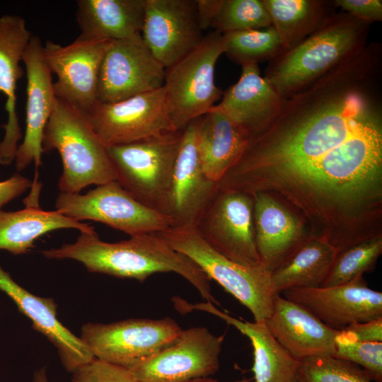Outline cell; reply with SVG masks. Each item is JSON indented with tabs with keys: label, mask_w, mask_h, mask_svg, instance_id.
Instances as JSON below:
<instances>
[{
	"label": "cell",
	"mask_w": 382,
	"mask_h": 382,
	"mask_svg": "<svg viewBox=\"0 0 382 382\" xmlns=\"http://www.w3.org/2000/svg\"><path fill=\"white\" fill-rule=\"evenodd\" d=\"M83 112L106 147L178 131L170 117L163 86L115 103L97 100Z\"/></svg>",
	"instance_id": "cell-10"
},
{
	"label": "cell",
	"mask_w": 382,
	"mask_h": 382,
	"mask_svg": "<svg viewBox=\"0 0 382 382\" xmlns=\"http://www.w3.org/2000/svg\"><path fill=\"white\" fill-rule=\"evenodd\" d=\"M196 227L205 242L226 258L246 266L262 265L255 244L252 195L219 190Z\"/></svg>",
	"instance_id": "cell-13"
},
{
	"label": "cell",
	"mask_w": 382,
	"mask_h": 382,
	"mask_svg": "<svg viewBox=\"0 0 382 382\" xmlns=\"http://www.w3.org/2000/svg\"><path fill=\"white\" fill-rule=\"evenodd\" d=\"M182 130L107 147L117 180L137 200L164 214Z\"/></svg>",
	"instance_id": "cell-6"
},
{
	"label": "cell",
	"mask_w": 382,
	"mask_h": 382,
	"mask_svg": "<svg viewBox=\"0 0 382 382\" xmlns=\"http://www.w3.org/2000/svg\"><path fill=\"white\" fill-rule=\"evenodd\" d=\"M0 290L16 304L19 311L32 323L57 349L64 369L73 374L94 357L79 337L64 326L57 318V304L52 298L36 296L15 282L0 265Z\"/></svg>",
	"instance_id": "cell-20"
},
{
	"label": "cell",
	"mask_w": 382,
	"mask_h": 382,
	"mask_svg": "<svg viewBox=\"0 0 382 382\" xmlns=\"http://www.w3.org/2000/svg\"><path fill=\"white\" fill-rule=\"evenodd\" d=\"M241 68L238 81L223 93L221 101L211 110L225 115L250 136L276 115L286 98L261 75L258 64H245Z\"/></svg>",
	"instance_id": "cell-23"
},
{
	"label": "cell",
	"mask_w": 382,
	"mask_h": 382,
	"mask_svg": "<svg viewBox=\"0 0 382 382\" xmlns=\"http://www.w3.org/2000/svg\"><path fill=\"white\" fill-rule=\"evenodd\" d=\"M224 337L205 327L183 330L178 340L129 371L139 382H187L214 374Z\"/></svg>",
	"instance_id": "cell-12"
},
{
	"label": "cell",
	"mask_w": 382,
	"mask_h": 382,
	"mask_svg": "<svg viewBox=\"0 0 382 382\" xmlns=\"http://www.w3.org/2000/svg\"><path fill=\"white\" fill-rule=\"evenodd\" d=\"M22 62L27 79L26 125L23 140L18 145L14 161L18 172L33 162L36 170L42 165L43 134L57 100L52 74L45 61L43 45L38 36L32 35Z\"/></svg>",
	"instance_id": "cell-18"
},
{
	"label": "cell",
	"mask_w": 382,
	"mask_h": 382,
	"mask_svg": "<svg viewBox=\"0 0 382 382\" xmlns=\"http://www.w3.org/2000/svg\"><path fill=\"white\" fill-rule=\"evenodd\" d=\"M55 208L74 220L100 222L130 236L159 233L173 226L169 216L137 200L117 180L83 195L60 192Z\"/></svg>",
	"instance_id": "cell-9"
},
{
	"label": "cell",
	"mask_w": 382,
	"mask_h": 382,
	"mask_svg": "<svg viewBox=\"0 0 382 382\" xmlns=\"http://www.w3.org/2000/svg\"><path fill=\"white\" fill-rule=\"evenodd\" d=\"M71 382H139L128 369L97 359L71 374Z\"/></svg>",
	"instance_id": "cell-35"
},
{
	"label": "cell",
	"mask_w": 382,
	"mask_h": 382,
	"mask_svg": "<svg viewBox=\"0 0 382 382\" xmlns=\"http://www.w3.org/2000/svg\"><path fill=\"white\" fill-rule=\"evenodd\" d=\"M282 294L335 330L382 317V293L371 289L363 275L340 285L291 289Z\"/></svg>",
	"instance_id": "cell-16"
},
{
	"label": "cell",
	"mask_w": 382,
	"mask_h": 382,
	"mask_svg": "<svg viewBox=\"0 0 382 382\" xmlns=\"http://www.w3.org/2000/svg\"><path fill=\"white\" fill-rule=\"evenodd\" d=\"M111 41L77 37L62 46L52 41L43 45L45 61L57 76L54 90L58 98L68 101L83 112L97 100L98 74Z\"/></svg>",
	"instance_id": "cell-14"
},
{
	"label": "cell",
	"mask_w": 382,
	"mask_h": 382,
	"mask_svg": "<svg viewBox=\"0 0 382 382\" xmlns=\"http://www.w3.org/2000/svg\"><path fill=\"white\" fill-rule=\"evenodd\" d=\"M252 196L257 254L260 264L272 272L313 236L304 221L277 198L265 192Z\"/></svg>",
	"instance_id": "cell-19"
},
{
	"label": "cell",
	"mask_w": 382,
	"mask_h": 382,
	"mask_svg": "<svg viewBox=\"0 0 382 382\" xmlns=\"http://www.w3.org/2000/svg\"><path fill=\"white\" fill-rule=\"evenodd\" d=\"M44 152L57 150L63 171L58 187L62 192L79 193L91 185L117 180L107 147L96 134L83 111L57 98L45 127Z\"/></svg>",
	"instance_id": "cell-4"
},
{
	"label": "cell",
	"mask_w": 382,
	"mask_h": 382,
	"mask_svg": "<svg viewBox=\"0 0 382 382\" xmlns=\"http://www.w3.org/2000/svg\"><path fill=\"white\" fill-rule=\"evenodd\" d=\"M301 382H374L359 366L330 355L299 361Z\"/></svg>",
	"instance_id": "cell-33"
},
{
	"label": "cell",
	"mask_w": 382,
	"mask_h": 382,
	"mask_svg": "<svg viewBox=\"0 0 382 382\" xmlns=\"http://www.w3.org/2000/svg\"><path fill=\"white\" fill-rule=\"evenodd\" d=\"M141 37L166 69L195 50L205 35L195 0H145Z\"/></svg>",
	"instance_id": "cell-15"
},
{
	"label": "cell",
	"mask_w": 382,
	"mask_h": 382,
	"mask_svg": "<svg viewBox=\"0 0 382 382\" xmlns=\"http://www.w3.org/2000/svg\"><path fill=\"white\" fill-rule=\"evenodd\" d=\"M197 149L206 175L219 183L238 161L249 134L225 115L211 110L196 119Z\"/></svg>",
	"instance_id": "cell-26"
},
{
	"label": "cell",
	"mask_w": 382,
	"mask_h": 382,
	"mask_svg": "<svg viewBox=\"0 0 382 382\" xmlns=\"http://www.w3.org/2000/svg\"><path fill=\"white\" fill-rule=\"evenodd\" d=\"M343 331L361 342H382V317L370 321L354 323Z\"/></svg>",
	"instance_id": "cell-37"
},
{
	"label": "cell",
	"mask_w": 382,
	"mask_h": 382,
	"mask_svg": "<svg viewBox=\"0 0 382 382\" xmlns=\"http://www.w3.org/2000/svg\"><path fill=\"white\" fill-rule=\"evenodd\" d=\"M187 382H221V381L216 379H214L210 377H203V378H195V379L188 381Z\"/></svg>",
	"instance_id": "cell-41"
},
{
	"label": "cell",
	"mask_w": 382,
	"mask_h": 382,
	"mask_svg": "<svg viewBox=\"0 0 382 382\" xmlns=\"http://www.w3.org/2000/svg\"><path fill=\"white\" fill-rule=\"evenodd\" d=\"M321 236H311L286 261L271 272L277 294L296 288L322 287L338 254Z\"/></svg>",
	"instance_id": "cell-28"
},
{
	"label": "cell",
	"mask_w": 382,
	"mask_h": 382,
	"mask_svg": "<svg viewBox=\"0 0 382 382\" xmlns=\"http://www.w3.org/2000/svg\"><path fill=\"white\" fill-rule=\"evenodd\" d=\"M224 54L222 34L213 31L178 62L166 69L163 88L176 130L209 111L222 96L215 83V66Z\"/></svg>",
	"instance_id": "cell-7"
},
{
	"label": "cell",
	"mask_w": 382,
	"mask_h": 382,
	"mask_svg": "<svg viewBox=\"0 0 382 382\" xmlns=\"http://www.w3.org/2000/svg\"><path fill=\"white\" fill-rule=\"evenodd\" d=\"M32 35L22 17L11 14L0 17V93L6 97L7 113L6 123L2 125L5 132L0 142V165H10L15 161L22 137L16 112V89L24 74L21 62Z\"/></svg>",
	"instance_id": "cell-22"
},
{
	"label": "cell",
	"mask_w": 382,
	"mask_h": 382,
	"mask_svg": "<svg viewBox=\"0 0 382 382\" xmlns=\"http://www.w3.org/2000/svg\"><path fill=\"white\" fill-rule=\"evenodd\" d=\"M264 323L274 339L299 361L334 354L335 337L340 330L329 328L303 306L282 294L274 297L272 312Z\"/></svg>",
	"instance_id": "cell-21"
},
{
	"label": "cell",
	"mask_w": 382,
	"mask_h": 382,
	"mask_svg": "<svg viewBox=\"0 0 382 382\" xmlns=\"http://www.w3.org/2000/svg\"><path fill=\"white\" fill-rule=\"evenodd\" d=\"M33 184L30 180L18 173L5 180L0 181V209L23 194Z\"/></svg>",
	"instance_id": "cell-38"
},
{
	"label": "cell",
	"mask_w": 382,
	"mask_h": 382,
	"mask_svg": "<svg viewBox=\"0 0 382 382\" xmlns=\"http://www.w3.org/2000/svg\"><path fill=\"white\" fill-rule=\"evenodd\" d=\"M219 190L267 193L335 245L382 221V45L368 43L286 98Z\"/></svg>",
	"instance_id": "cell-1"
},
{
	"label": "cell",
	"mask_w": 382,
	"mask_h": 382,
	"mask_svg": "<svg viewBox=\"0 0 382 382\" xmlns=\"http://www.w3.org/2000/svg\"><path fill=\"white\" fill-rule=\"evenodd\" d=\"M276 30L282 52L286 51L314 32L332 14L334 1L262 0Z\"/></svg>",
	"instance_id": "cell-29"
},
{
	"label": "cell",
	"mask_w": 382,
	"mask_h": 382,
	"mask_svg": "<svg viewBox=\"0 0 382 382\" xmlns=\"http://www.w3.org/2000/svg\"><path fill=\"white\" fill-rule=\"evenodd\" d=\"M272 21L262 0H220L211 28L221 34L262 29Z\"/></svg>",
	"instance_id": "cell-32"
},
{
	"label": "cell",
	"mask_w": 382,
	"mask_h": 382,
	"mask_svg": "<svg viewBox=\"0 0 382 382\" xmlns=\"http://www.w3.org/2000/svg\"><path fill=\"white\" fill-rule=\"evenodd\" d=\"M382 253V236L357 243L338 253L322 287L346 284L371 271Z\"/></svg>",
	"instance_id": "cell-31"
},
{
	"label": "cell",
	"mask_w": 382,
	"mask_h": 382,
	"mask_svg": "<svg viewBox=\"0 0 382 382\" xmlns=\"http://www.w3.org/2000/svg\"><path fill=\"white\" fill-rule=\"evenodd\" d=\"M181 141L164 209L173 226H197L219 192L204 172L197 149V120L181 129Z\"/></svg>",
	"instance_id": "cell-17"
},
{
	"label": "cell",
	"mask_w": 382,
	"mask_h": 382,
	"mask_svg": "<svg viewBox=\"0 0 382 382\" xmlns=\"http://www.w3.org/2000/svg\"><path fill=\"white\" fill-rule=\"evenodd\" d=\"M158 234L244 305L254 321L265 322L269 318L277 294L271 272L262 265L246 266L226 258L205 242L196 226H172Z\"/></svg>",
	"instance_id": "cell-5"
},
{
	"label": "cell",
	"mask_w": 382,
	"mask_h": 382,
	"mask_svg": "<svg viewBox=\"0 0 382 382\" xmlns=\"http://www.w3.org/2000/svg\"><path fill=\"white\" fill-rule=\"evenodd\" d=\"M50 260L71 259L91 272L143 282L158 272H175L189 282L207 301L219 305L211 292L210 279L189 257L171 248L158 233L130 236L108 243L97 233L81 231L75 242L42 250Z\"/></svg>",
	"instance_id": "cell-2"
},
{
	"label": "cell",
	"mask_w": 382,
	"mask_h": 382,
	"mask_svg": "<svg viewBox=\"0 0 382 382\" xmlns=\"http://www.w3.org/2000/svg\"><path fill=\"white\" fill-rule=\"evenodd\" d=\"M233 382H254V381H251L250 379L243 378V379L238 380Z\"/></svg>",
	"instance_id": "cell-42"
},
{
	"label": "cell",
	"mask_w": 382,
	"mask_h": 382,
	"mask_svg": "<svg viewBox=\"0 0 382 382\" xmlns=\"http://www.w3.org/2000/svg\"><path fill=\"white\" fill-rule=\"evenodd\" d=\"M183 329L170 317L86 323L80 338L95 359L131 369L175 342Z\"/></svg>",
	"instance_id": "cell-8"
},
{
	"label": "cell",
	"mask_w": 382,
	"mask_h": 382,
	"mask_svg": "<svg viewBox=\"0 0 382 382\" xmlns=\"http://www.w3.org/2000/svg\"><path fill=\"white\" fill-rule=\"evenodd\" d=\"M180 312L202 311L216 316L248 337L253 347L254 382H301L299 361L274 339L264 322L243 321L219 310L210 302L190 303L180 299Z\"/></svg>",
	"instance_id": "cell-24"
},
{
	"label": "cell",
	"mask_w": 382,
	"mask_h": 382,
	"mask_svg": "<svg viewBox=\"0 0 382 382\" xmlns=\"http://www.w3.org/2000/svg\"><path fill=\"white\" fill-rule=\"evenodd\" d=\"M33 382H49L45 366L40 367L35 370L33 374Z\"/></svg>",
	"instance_id": "cell-40"
},
{
	"label": "cell",
	"mask_w": 382,
	"mask_h": 382,
	"mask_svg": "<svg viewBox=\"0 0 382 382\" xmlns=\"http://www.w3.org/2000/svg\"><path fill=\"white\" fill-rule=\"evenodd\" d=\"M370 24L341 11L294 47L269 62L264 77L285 98L357 55L368 44Z\"/></svg>",
	"instance_id": "cell-3"
},
{
	"label": "cell",
	"mask_w": 382,
	"mask_h": 382,
	"mask_svg": "<svg viewBox=\"0 0 382 382\" xmlns=\"http://www.w3.org/2000/svg\"><path fill=\"white\" fill-rule=\"evenodd\" d=\"M61 228L94 231L93 226L67 217L57 210L45 211L38 205L26 204L15 212L0 209V250L13 255L28 253L42 236Z\"/></svg>",
	"instance_id": "cell-27"
},
{
	"label": "cell",
	"mask_w": 382,
	"mask_h": 382,
	"mask_svg": "<svg viewBox=\"0 0 382 382\" xmlns=\"http://www.w3.org/2000/svg\"><path fill=\"white\" fill-rule=\"evenodd\" d=\"M334 3L337 8L361 21L371 24L382 21L381 0H334Z\"/></svg>",
	"instance_id": "cell-36"
},
{
	"label": "cell",
	"mask_w": 382,
	"mask_h": 382,
	"mask_svg": "<svg viewBox=\"0 0 382 382\" xmlns=\"http://www.w3.org/2000/svg\"><path fill=\"white\" fill-rule=\"evenodd\" d=\"M165 73L141 34L111 41L99 71L97 100L115 103L159 89Z\"/></svg>",
	"instance_id": "cell-11"
},
{
	"label": "cell",
	"mask_w": 382,
	"mask_h": 382,
	"mask_svg": "<svg viewBox=\"0 0 382 382\" xmlns=\"http://www.w3.org/2000/svg\"><path fill=\"white\" fill-rule=\"evenodd\" d=\"M197 14L202 31L211 28L220 0H195Z\"/></svg>",
	"instance_id": "cell-39"
},
{
	"label": "cell",
	"mask_w": 382,
	"mask_h": 382,
	"mask_svg": "<svg viewBox=\"0 0 382 382\" xmlns=\"http://www.w3.org/2000/svg\"><path fill=\"white\" fill-rule=\"evenodd\" d=\"M76 4L80 38L113 41L141 34L145 0H79Z\"/></svg>",
	"instance_id": "cell-25"
},
{
	"label": "cell",
	"mask_w": 382,
	"mask_h": 382,
	"mask_svg": "<svg viewBox=\"0 0 382 382\" xmlns=\"http://www.w3.org/2000/svg\"><path fill=\"white\" fill-rule=\"evenodd\" d=\"M335 358L353 363L364 370L374 382H382V342H361L343 330L335 337Z\"/></svg>",
	"instance_id": "cell-34"
},
{
	"label": "cell",
	"mask_w": 382,
	"mask_h": 382,
	"mask_svg": "<svg viewBox=\"0 0 382 382\" xmlns=\"http://www.w3.org/2000/svg\"><path fill=\"white\" fill-rule=\"evenodd\" d=\"M224 54L241 66L276 57L282 52L279 37L270 27L222 34Z\"/></svg>",
	"instance_id": "cell-30"
}]
</instances>
